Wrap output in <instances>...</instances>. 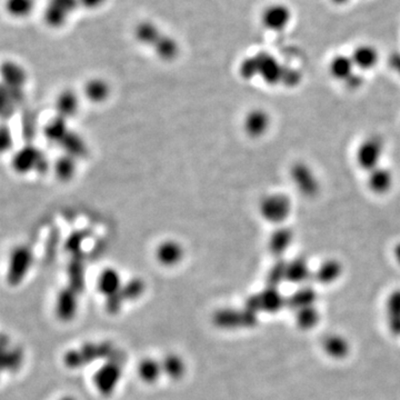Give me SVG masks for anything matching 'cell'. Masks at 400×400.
Instances as JSON below:
<instances>
[{
	"mask_svg": "<svg viewBox=\"0 0 400 400\" xmlns=\"http://www.w3.org/2000/svg\"><path fill=\"white\" fill-rule=\"evenodd\" d=\"M300 82H302V74L299 73L298 70L289 68V67H285L282 80V85H285L286 87L293 88L298 86Z\"/></svg>",
	"mask_w": 400,
	"mask_h": 400,
	"instance_id": "obj_35",
	"label": "cell"
},
{
	"mask_svg": "<svg viewBox=\"0 0 400 400\" xmlns=\"http://www.w3.org/2000/svg\"><path fill=\"white\" fill-rule=\"evenodd\" d=\"M14 146V135L8 126L5 124L0 125V155H5L12 151Z\"/></svg>",
	"mask_w": 400,
	"mask_h": 400,
	"instance_id": "obj_32",
	"label": "cell"
},
{
	"mask_svg": "<svg viewBox=\"0 0 400 400\" xmlns=\"http://www.w3.org/2000/svg\"><path fill=\"white\" fill-rule=\"evenodd\" d=\"M389 327L395 335H400V316L390 317Z\"/></svg>",
	"mask_w": 400,
	"mask_h": 400,
	"instance_id": "obj_39",
	"label": "cell"
},
{
	"mask_svg": "<svg viewBox=\"0 0 400 400\" xmlns=\"http://www.w3.org/2000/svg\"><path fill=\"white\" fill-rule=\"evenodd\" d=\"M34 263L32 248L27 245H18L10 252L7 266V280L10 285H18L23 282L30 273Z\"/></svg>",
	"mask_w": 400,
	"mask_h": 400,
	"instance_id": "obj_4",
	"label": "cell"
},
{
	"mask_svg": "<svg viewBox=\"0 0 400 400\" xmlns=\"http://www.w3.org/2000/svg\"><path fill=\"white\" fill-rule=\"evenodd\" d=\"M293 200L285 192H270L259 201V215L266 223L282 226L293 214Z\"/></svg>",
	"mask_w": 400,
	"mask_h": 400,
	"instance_id": "obj_1",
	"label": "cell"
},
{
	"mask_svg": "<svg viewBox=\"0 0 400 400\" xmlns=\"http://www.w3.org/2000/svg\"><path fill=\"white\" fill-rule=\"evenodd\" d=\"M185 250L179 241L167 239L156 248V259L163 266H175L183 260Z\"/></svg>",
	"mask_w": 400,
	"mask_h": 400,
	"instance_id": "obj_11",
	"label": "cell"
},
{
	"mask_svg": "<svg viewBox=\"0 0 400 400\" xmlns=\"http://www.w3.org/2000/svg\"><path fill=\"white\" fill-rule=\"evenodd\" d=\"M68 133H69V129L67 127V120L58 116L50 120L45 127V136L47 137V140L59 145Z\"/></svg>",
	"mask_w": 400,
	"mask_h": 400,
	"instance_id": "obj_24",
	"label": "cell"
},
{
	"mask_svg": "<svg viewBox=\"0 0 400 400\" xmlns=\"http://www.w3.org/2000/svg\"><path fill=\"white\" fill-rule=\"evenodd\" d=\"M367 188L371 194L376 196H384L392 192L395 184V176L390 169L385 166H379L377 168L367 173Z\"/></svg>",
	"mask_w": 400,
	"mask_h": 400,
	"instance_id": "obj_10",
	"label": "cell"
},
{
	"mask_svg": "<svg viewBox=\"0 0 400 400\" xmlns=\"http://www.w3.org/2000/svg\"><path fill=\"white\" fill-rule=\"evenodd\" d=\"M318 311L311 306L299 309L298 315H297V322L302 329H309V328L313 327L318 322Z\"/></svg>",
	"mask_w": 400,
	"mask_h": 400,
	"instance_id": "obj_30",
	"label": "cell"
},
{
	"mask_svg": "<svg viewBox=\"0 0 400 400\" xmlns=\"http://www.w3.org/2000/svg\"><path fill=\"white\" fill-rule=\"evenodd\" d=\"M60 145L65 149V154L75 157L76 159H78L79 157L85 156L87 153V147L82 137L73 131L67 133V136L60 142Z\"/></svg>",
	"mask_w": 400,
	"mask_h": 400,
	"instance_id": "obj_23",
	"label": "cell"
},
{
	"mask_svg": "<svg viewBox=\"0 0 400 400\" xmlns=\"http://www.w3.org/2000/svg\"><path fill=\"white\" fill-rule=\"evenodd\" d=\"M364 84V78L359 74L355 73L354 75L351 76V78L345 82L346 86L349 88V89H358V88L362 87Z\"/></svg>",
	"mask_w": 400,
	"mask_h": 400,
	"instance_id": "obj_38",
	"label": "cell"
},
{
	"mask_svg": "<svg viewBox=\"0 0 400 400\" xmlns=\"http://www.w3.org/2000/svg\"><path fill=\"white\" fill-rule=\"evenodd\" d=\"M99 284L104 290L115 289L119 285V275L116 270L106 269L100 276Z\"/></svg>",
	"mask_w": 400,
	"mask_h": 400,
	"instance_id": "obj_33",
	"label": "cell"
},
{
	"mask_svg": "<svg viewBox=\"0 0 400 400\" xmlns=\"http://www.w3.org/2000/svg\"><path fill=\"white\" fill-rule=\"evenodd\" d=\"M12 167L17 174H30L32 171L45 173L48 169V162L41 151L32 146H26L14 155Z\"/></svg>",
	"mask_w": 400,
	"mask_h": 400,
	"instance_id": "obj_5",
	"label": "cell"
},
{
	"mask_svg": "<svg viewBox=\"0 0 400 400\" xmlns=\"http://www.w3.org/2000/svg\"><path fill=\"white\" fill-rule=\"evenodd\" d=\"M80 107V99L73 89H63L58 93L55 100V108L57 116L60 118H74L78 113Z\"/></svg>",
	"mask_w": 400,
	"mask_h": 400,
	"instance_id": "obj_12",
	"label": "cell"
},
{
	"mask_svg": "<svg viewBox=\"0 0 400 400\" xmlns=\"http://www.w3.org/2000/svg\"><path fill=\"white\" fill-rule=\"evenodd\" d=\"M394 255L395 259H396V261H397L398 265L400 266V241L398 244H396V246H395Z\"/></svg>",
	"mask_w": 400,
	"mask_h": 400,
	"instance_id": "obj_42",
	"label": "cell"
},
{
	"mask_svg": "<svg viewBox=\"0 0 400 400\" xmlns=\"http://www.w3.org/2000/svg\"><path fill=\"white\" fill-rule=\"evenodd\" d=\"M68 17L69 15L66 12L50 3H48V6L45 10V21L52 28H60V27L64 26L68 21Z\"/></svg>",
	"mask_w": 400,
	"mask_h": 400,
	"instance_id": "obj_27",
	"label": "cell"
},
{
	"mask_svg": "<svg viewBox=\"0 0 400 400\" xmlns=\"http://www.w3.org/2000/svg\"><path fill=\"white\" fill-rule=\"evenodd\" d=\"M154 49L156 52V55L162 60L169 61L177 57L179 46H178L177 41H175L174 38L163 34L155 44Z\"/></svg>",
	"mask_w": 400,
	"mask_h": 400,
	"instance_id": "obj_22",
	"label": "cell"
},
{
	"mask_svg": "<svg viewBox=\"0 0 400 400\" xmlns=\"http://www.w3.org/2000/svg\"><path fill=\"white\" fill-rule=\"evenodd\" d=\"M271 127V117L264 108H252L247 111L243 120V129L247 137L260 140L266 136Z\"/></svg>",
	"mask_w": 400,
	"mask_h": 400,
	"instance_id": "obj_6",
	"label": "cell"
},
{
	"mask_svg": "<svg viewBox=\"0 0 400 400\" xmlns=\"http://www.w3.org/2000/svg\"><path fill=\"white\" fill-rule=\"evenodd\" d=\"M390 66L400 75V55L392 56L390 58Z\"/></svg>",
	"mask_w": 400,
	"mask_h": 400,
	"instance_id": "obj_41",
	"label": "cell"
},
{
	"mask_svg": "<svg viewBox=\"0 0 400 400\" xmlns=\"http://www.w3.org/2000/svg\"><path fill=\"white\" fill-rule=\"evenodd\" d=\"M293 238H295V234L291 228L285 225L277 226L269 236L268 249L274 256L280 257L289 249V247L293 243Z\"/></svg>",
	"mask_w": 400,
	"mask_h": 400,
	"instance_id": "obj_14",
	"label": "cell"
},
{
	"mask_svg": "<svg viewBox=\"0 0 400 400\" xmlns=\"http://www.w3.org/2000/svg\"><path fill=\"white\" fill-rule=\"evenodd\" d=\"M291 21V12L286 5L273 3L265 8L261 14V21L267 30L282 32Z\"/></svg>",
	"mask_w": 400,
	"mask_h": 400,
	"instance_id": "obj_9",
	"label": "cell"
},
{
	"mask_svg": "<svg viewBox=\"0 0 400 400\" xmlns=\"http://www.w3.org/2000/svg\"><path fill=\"white\" fill-rule=\"evenodd\" d=\"M324 348L328 355L335 358H342L348 354V344L340 336H329L324 340Z\"/></svg>",
	"mask_w": 400,
	"mask_h": 400,
	"instance_id": "obj_26",
	"label": "cell"
},
{
	"mask_svg": "<svg viewBox=\"0 0 400 400\" xmlns=\"http://www.w3.org/2000/svg\"><path fill=\"white\" fill-rule=\"evenodd\" d=\"M35 8V0H6L5 10L14 18H25Z\"/></svg>",
	"mask_w": 400,
	"mask_h": 400,
	"instance_id": "obj_25",
	"label": "cell"
},
{
	"mask_svg": "<svg viewBox=\"0 0 400 400\" xmlns=\"http://www.w3.org/2000/svg\"><path fill=\"white\" fill-rule=\"evenodd\" d=\"M289 178L295 189L302 197L313 199L320 194V180L313 167L307 163L296 162L290 166Z\"/></svg>",
	"mask_w": 400,
	"mask_h": 400,
	"instance_id": "obj_2",
	"label": "cell"
},
{
	"mask_svg": "<svg viewBox=\"0 0 400 400\" xmlns=\"http://www.w3.org/2000/svg\"><path fill=\"white\" fill-rule=\"evenodd\" d=\"M315 299H316L315 290L311 289V288H302L290 297L289 304L296 309H302V308L311 306V304L315 302Z\"/></svg>",
	"mask_w": 400,
	"mask_h": 400,
	"instance_id": "obj_28",
	"label": "cell"
},
{
	"mask_svg": "<svg viewBox=\"0 0 400 400\" xmlns=\"http://www.w3.org/2000/svg\"><path fill=\"white\" fill-rule=\"evenodd\" d=\"M162 35L163 34L160 32L159 28L155 23H149V21L140 23L135 30L137 41L145 46L154 47Z\"/></svg>",
	"mask_w": 400,
	"mask_h": 400,
	"instance_id": "obj_20",
	"label": "cell"
},
{
	"mask_svg": "<svg viewBox=\"0 0 400 400\" xmlns=\"http://www.w3.org/2000/svg\"><path fill=\"white\" fill-rule=\"evenodd\" d=\"M311 276L307 260L302 257L287 263L286 279L291 282H302Z\"/></svg>",
	"mask_w": 400,
	"mask_h": 400,
	"instance_id": "obj_21",
	"label": "cell"
},
{
	"mask_svg": "<svg viewBox=\"0 0 400 400\" xmlns=\"http://www.w3.org/2000/svg\"><path fill=\"white\" fill-rule=\"evenodd\" d=\"M342 274V265L337 259H327L318 267L315 279L322 284H331L340 278Z\"/></svg>",
	"mask_w": 400,
	"mask_h": 400,
	"instance_id": "obj_19",
	"label": "cell"
},
{
	"mask_svg": "<svg viewBox=\"0 0 400 400\" xmlns=\"http://www.w3.org/2000/svg\"><path fill=\"white\" fill-rule=\"evenodd\" d=\"M258 66V77L268 86L282 84L285 66L268 52H257L255 55Z\"/></svg>",
	"mask_w": 400,
	"mask_h": 400,
	"instance_id": "obj_7",
	"label": "cell"
},
{
	"mask_svg": "<svg viewBox=\"0 0 400 400\" xmlns=\"http://www.w3.org/2000/svg\"><path fill=\"white\" fill-rule=\"evenodd\" d=\"M111 93V85L102 78H91L85 84L84 95L88 102L102 104Z\"/></svg>",
	"mask_w": 400,
	"mask_h": 400,
	"instance_id": "obj_16",
	"label": "cell"
},
{
	"mask_svg": "<svg viewBox=\"0 0 400 400\" xmlns=\"http://www.w3.org/2000/svg\"><path fill=\"white\" fill-rule=\"evenodd\" d=\"M351 57L356 69L368 71L377 66L379 61V52L376 47L364 44L357 46L351 52Z\"/></svg>",
	"mask_w": 400,
	"mask_h": 400,
	"instance_id": "obj_13",
	"label": "cell"
},
{
	"mask_svg": "<svg viewBox=\"0 0 400 400\" xmlns=\"http://www.w3.org/2000/svg\"><path fill=\"white\" fill-rule=\"evenodd\" d=\"M333 3H337V5H344V3H347L348 0H331Z\"/></svg>",
	"mask_w": 400,
	"mask_h": 400,
	"instance_id": "obj_43",
	"label": "cell"
},
{
	"mask_svg": "<svg viewBox=\"0 0 400 400\" xmlns=\"http://www.w3.org/2000/svg\"><path fill=\"white\" fill-rule=\"evenodd\" d=\"M286 269H287V263L279 260L273 269L270 270L269 282L271 286H277L279 282L286 279Z\"/></svg>",
	"mask_w": 400,
	"mask_h": 400,
	"instance_id": "obj_34",
	"label": "cell"
},
{
	"mask_svg": "<svg viewBox=\"0 0 400 400\" xmlns=\"http://www.w3.org/2000/svg\"><path fill=\"white\" fill-rule=\"evenodd\" d=\"M385 153V142L379 135H369L357 146L355 159L360 170L369 171L377 168Z\"/></svg>",
	"mask_w": 400,
	"mask_h": 400,
	"instance_id": "obj_3",
	"label": "cell"
},
{
	"mask_svg": "<svg viewBox=\"0 0 400 400\" xmlns=\"http://www.w3.org/2000/svg\"><path fill=\"white\" fill-rule=\"evenodd\" d=\"M23 97V90L10 89L0 82V116L12 115Z\"/></svg>",
	"mask_w": 400,
	"mask_h": 400,
	"instance_id": "obj_18",
	"label": "cell"
},
{
	"mask_svg": "<svg viewBox=\"0 0 400 400\" xmlns=\"http://www.w3.org/2000/svg\"><path fill=\"white\" fill-rule=\"evenodd\" d=\"M239 75L241 78L250 80V79L255 78L258 76V66H257V61H256L255 56L248 57L241 61V66H239Z\"/></svg>",
	"mask_w": 400,
	"mask_h": 400,
	"instance_id": "obj_31",
	"label": "cell"
},
{
	"mask_svg": "<svg viewBox=\"0 0 400 400\" xmlns=\"http://www.w3.org/2000/svg\"><path fill=\"white\" fill-rule=\"evenodd\" d=\"M104 1L106 0H79V3L86 8L93 9L102 6Z\"/></svg>",
	"mask_w": 400,
	"mask_h": 400,
	"instance_id": "obj_40",
	"label": "cell"
},
{
	"mask_svg": "<svg viewBox=\"0 0 400 400\" xmlns=\"http://www.w3.org/2000/svg\"><path fill=\"white\" fill-rule=\"evenodd\" d=\"M387 306L390 317L400 316V290H396L390 295Z\"/></svg>",
	"mask_w": 400,
	"mask_h": 400,
	"instance_id": "obj_36",
	"label": "cell"
},
{
	"mask_svg": "<svg viewBox=\"0 0 400 400\" xmlns=\"http://www.w3.org/2000/svg\"><path fill=\"white\" fill-rule=\"evenodd\" d=\"M355 69L356 67L351 56L342 55V54L333 56L328 66V71L331 78L344 84L351 78V76L354 75Z\"/></svg>",
	"mask_w": 400,
	"mask_h": 400,
	"instance_id": "obj_15",
	"label": "cell"
},
{
	"mask_svg": "<svg viewBox=\"0 0 400 400\" xmlns=\"http://www.w3.org/2000/svg\"><path fill=\"white\" fill-rule=\"evenodd\" d=\"M28 80V73L23 65L15 60L0 64V82L10 89L23 90Z\"/></svg>",
	"mask_w": 400,
	"mask_h": 400,
	"instance_id": "obj_8",
	"label": "cell"
},
{
	"mask_svg": "<svg viewBox=\"0 0 400 400\" xmlns=\"http://www.w3.org/2000/svg\"><path fill=\"white\" fill-rule=\"evenodd\" d=\"M54 173L61 183H68L77 173V159L70 155H61L54 164Z\"/></svg>",
	"mask_w": 400,
	"mask_h": 400,
	"instance_id": "obj_17",
	"label": "cell"
},
{
	"mask_svg": "<svg viewBox=\"0 0 400 400\" xmlns=\"http://www.w3.org/2000/svg\"><path fill=\"white\" fill-rule=\"evenodd\" d=\"M49 3L59 7L68 15H70V14H73V12H75V9L78 6L79 0H49Z\"/></svg>",
	"mask_w": 400,
	"mask_h": 400,
	"instance_id": "obj_37",
	"label": "cell"
},
{
	"mask_svg": "<svg viewBox=\"0 0 400 400\" xmlns=\"http://www.w3.org/2000/svg\"><path fill=\"white\" fill-rule=\"evenodd\" d=\"M255 302L257 307L263 306L267 311H275L282 306V299L275 289H268L261 296L257 297Z\"/></svg>",
	"mask_w": 400,
	"mask_h": 400,
	"instance_id": "obj_29",
	"label": "cell"
}]
</instances>
